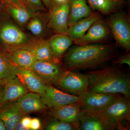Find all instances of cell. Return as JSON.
<instances>
[{"label": "cell", "instance_id": "6da1fadb", "mask_svg": "<svg viewBox=\"0 0 130 130\" xmlns=\"http://www.w3.org/2000/svg\"><path fill=\"white\" fill-rule=\"evenodd\" d=\"M117 54L116 47L113 44L77 45L67 52L64 65L67 70H94L114 59Z\"/></svg>", "mask_w": 130, "mask_h": 130}, {"label": "cell", "instance_id": "7a4b0ae2", "mask_svg": "<svg viewBox=\"0 0 130 130\" xmlns=\"http://www.w3.org/2000/svg\"><path fill=\"white\" fill-rule=\"evenodd\" d=\"M86 73L89 79L87 91L120 94L130 97L129 74L117 67H105Z\"/></svg>", "mask_w": 130, "mask_h": 130}, {"label": "cell", "instance_id": "3957f363", "mask_svg": "<svg viewBox=\"0 0 130 130\" xmlns=\"http://www.w3.org/2000/svg\"><path fill=\"white\" fill-rule=\"evenodd\" d=\"M97 113L105 130H113L117 127L120 130L128 129L130 120V97L122 95L106 109Z\"/></svg>", "mask_w": 130, "mask_h": 130}, {"label": "cell", "instance_id": "277c9868", "mask_svg": "<svg viewBox=\"0 0 130 130\" xmlns=\"http://www.w3.org/2000/svg\"><path fill=\"white\" fill-rule=\"evenodd\" d=\"M34 41L11 20L0 21V44L7 51L24 48Z\"/></svg>", "mask_w": 130, "mask_h": 130}, {"label": "cell", "instance_id": "5b68a950", "mask_svg": "<svg viewBox=\"0 0 130 130\" xmlns=\"http://www.w3.org/2000/svg\"><path fill=\"white\" fill-rule=\"evenodd\" d=\"M89 86V77L86 73L66 70L54 86L68 94L80 96L87 91Z\"/></svg>", "mask_w": 130, "mask_h": 130}, {"label": "cell", "instance_id": "8992f818", "mask_svg": "<svg viewBox=\"0 0 130 130\" xmlns=\"http://www.w3.org/2000/svg\"><path fill=\"white\" fill-rule=\"evenodd\" d=\"M107 24L118 45L129 52L130 50V25L127 17L123 12L116 13L109 17Z\"/></svg>", "mask_w": 130, "mask_h": 130}, {"label": "cell", "instance_id": "52a82bcc", "mask_svg": "<svg viewBox=\"0 0 130 130\" xmlns=\"http://www.w3.org/2000/svg\"><path fill=\"white\" fill-rule=\"evenodd\" d=\"M30 70L47 85L55 86L66 69L60 62L37 60Z\"/></svg>", "mask_w": 130, "mask_h": 130}, {"label": "cell", "instance_id": "ba28073f", "mask_svg": "<svg viewBox=\"0 0 130 130\" xmlns=\"http://www.w3.org/2000/svg\"><path fill=\"white\" fill-rule=\"evenodd\" d=\"M122 95L87 91L80 96L82 109L96 113L100 112Z\"/></svg>", "mask_w": 130, "mask_h": 130}, {"label": "cell", "instance_id": "9c48e42d", "mask_svg": "<svg viewBox=\"0 0 130 130\" xmlns=\"http://www.w3.org/2000/svg\"><path fill=\"white\" fill-rule=\"evenodd\" d=\"M41 97L44 105L50 109H56L81 101L80 96L68 94L50 85H47Z\"/></svg>", "mask_w": 130, "mask_h": 130}, {"label": "cell", "instance_id": "30bf717a", "mask_svg": "<svg viewBox=\"0 0 130 130\" xmlns=\"http://www.w3.org/2000/svg\"><path fill=\"white\" fill-rule=\"evenodd\" d=\"M48 17L50 27L56 33L67 35L70 14L68 2L52 5Z\"/></svg>", "mask_w": 130, "mask_h": 130}, {"label": "cell", "instance_id": "8fae6325", "mask_svg": "<svg viewBox=\"0 0 130 130\" xmlns=\"http://www.w3.org/2000/svg\"><path fill=\"white\" fill-rule=\"evenodd\" d=\"M109 30L107 23L101 19L91 26L83 36L73 42L77 45L101 42L109 37Z\"/></svg>", "mask_w": 130, "mask_h": 130}, {"label": "cell", "instance_id": "7c38bea8", "mask_svg": "<svg viewBox=\"0 0 130 130\" xmlns=\"http://www.w3.org/2000/svg\"><path fill=\"white\" fill-rule=\"evenodd\" d=\"M82 109L80 101L56 109H50L48 114L52 118L73 124L79 130V117Z\"/></svg>", "mask_w": 130, "mask_h": 130}, {"label": "cell", "instance_id": "4fadbf2b", "mask_svg": "<svg viewBox=\"0 0 130 130\" xmlns=\"http://www.w3.org/2000/svg\"><path fill=\"white\" fill-rule=\"evenodd\" d=\"M24 115L16 101L8 103L0 107V119L7 130H15L17 124Z\"/></svg>", "mask_w": 130, "mask_h": 130}, {"label": "cell", "instance_id": "5bb4252c", "mask_svg": "<svg viewBox=\"0 0 130 130\" xmlns=\"http://www.w3.org/2000/svg\"><path fill=\"white\" fill-rule=\"evenodd\" d=\"M16 76L30 92L37 93L41 95L44 94L47 85L31 70L17 67Z\"/></svg>", "mask_w": 130, "mask_h": 130}, {"label": "cell", "instance_id": "9a60e30c", "mask_svg": "<svg viewBox=\"0 0 130 130\" xmlns=\"http://www.w3.org/2000/svg\"><path fill=\"white\" fill-rule=\"evenodd\" d=\"M28 91L16 76L5 84L0 107L8 103L16 101Z\"/></svg>", "mask_w": 130, "mask_h": 130}, {"label": "cell", "instance_id": "2e32d148", "mask_svg": "<svg viewBox=\"0 0 130 130\" xmlns=\"http://www.w3.org/2000/svg\"><path fill=\"white\" fill-rule=\"evenodd\" d=\"M16 102L25 115L42 111L48 108L43 102L41 95L33 92H28Z\"/></svg>", "mask_w": 130, "mask_h": 130}, {"label": "cell", "instance_id": "e0dca14e", "mask_svg": "<svg viewBox=\"0 0 130 130\" xmlns=\"http://www.w3.org/2000/svg\"><path fill=\"white\" fill-rule=\"evenodd\" d=\"M101 16L97 12H92L88 17L79 20L68 26L67 35L73 41L83 36L91 26L96 21L101 19Z\"/></svg>", "mask_w": 130, "mask_h": 130}, {"label": "cell", "instance_id": "ac0fdd59", "mask_svg": "<svg viewBox=\"0 0 130 130\" xmlns=\"http://www.w3.org/2000/svg\"><path fill=\"white\" fill-rule=\"evenodd\" d=\"M8 13L19 27L22 29L26 26L33 14L29 11L20 1L5 4Z\"/></svg>", "mask_w": 130, "mask_h": 130}, {"label": "cell", "instance_id": "d6986e66", "mask_svg": "<svg viewBox=\"0 0 130 130\" xmlns=\"http://www.w3.org/2000/svg\"><path fill=\"white\" fill-rule=\"evenodd\" d=\"M23 48L30 51L37 60L60 62L59 60L54 56L48 40H35L30 44Z\"/></svg>", "mask_w": 130, "mask_h": 130}, {"label": "cell", "instance_id": "ffe728a7", "mask_svg": "<svg viewBox=\"0 0 130 130\" xmlns=\"http://www.w3.org/2000/svg\"><path fill=\"white\" fill-rule=\"evenodd\" d=\"M7 56L10 61L18 67L30 70L37 60L30 51L26 49L19 48L8 51Z\"/></svg>", "mask_w": 130, "mask_h": 130}, {"label": "cell", "instance_id": "44dd1931", "mask_svg": "<svg viewBox=\"0 0 130 130\" xmlns=\"http://www.w3.org/2000/svg\"><path fill=\"white\" fill-rule=\"evenodd\" d=\"M70 9L69 26L93 12L86 0H68Z\"/></svg>", "mask_w": 130, "mask_h": 130}, {"label": "cell", "instance_id": "7402d4cb", "mask_svg": "<svg viewBox=\"0 0 130 130\" xmlns=\"http://www.w3.org/2000/svg\"><path fill=\"white\" fill-rule=\"evenodd\" d=\"M54 56L59 60L71 46L73 41L68 35L56 33L48 40Z\"/></svg>", "mask_w": 130, "mask_h": 130}, {"label": "cell", "instance_id": "603a6c76", "mask_svg": "<svg viewBox=\"0 0 130 130\" xmlns=\"http://www.w3.org/2000/svg\"><path fill=\"white\" fill-rule=\"evenodd\" d=\"M79 130H105L97 113L82 109L79 119Z\"/></svg>", "mask_w": 130, "mask_h": 130}, {"label": "cell", "instance_id": "cb8c5ba5", "mask_svg": "<svg viewBox=\"0 0 130 130\" xmlns=\"http://www.w3.org/2000/svg\"><path fill=\"white\" fill-rule=\"evenodd\" d=\"M17 73V67L6 55L0 53V81L6 84L16 76Z\"/></svg>", "mask_w": 130, "mask_h": 130}, {"label": "cell", "instance_id": "d4e9b609", "mask_svg": "<svg viewBox=\"0 0 130 130\" xmlns=\"http://www.w3.org/2000/svg\"><path fill=\"white\" fill-rule=\"evenodd\" d=\"M92 10L105 15L113 12L117 9L118 3L111 0H87Z\"/></svg>", "mask_w": 130, "mask_h": 130}, {"label": "cell", "instance_id": "484cf974", "mask_svg": "<svg viewBox=\"0 0 130 130\" xmlns=\"http://www.w3.org/2000/svg\"><path fill=\"white\" fill-rule=\"evenodd\" d=\"M37 14H33L25 28L36 37L41 38L44 36L46 32V25L44 21Z\"/></svg>", "mask_w": 130, "mask_h": 130}, {"label": "cell", "instance_id": "4316f807", "mask_svg": "<svg viewBox=\"0 0 130 130\" xmlns=\"http://www.w3.org/2000/svg\"><path fill=\"white\" fill-rule=\"evenodd\" d=\"M52 119L47 124L45 129L47 130H76L78 129L73 124L57 119Z\"/></svg>", "mask_w": 130, "mask_h": 130}, {"label": "cell", "instance_id": "83f0119b", "mask_svg": "<svg viewBox=\"0 0 130 130\" xmlns=\"http://www.w3.org/2000/svg\"><path fill=\"white\" fill-rule=\"evenodd\" d=\"M24 6L33 14L45 12L47 10L42 0H19Z\"/></svg>", "mask_w": 130, "mask_h": 130}, {"label": "cell", "instance_id": "f1b7e54d", "mask_svg": "<svg viewBox=\"0 0 130 130\" xmlns=\"http://www.w3.org/2000/svg\"><path fill=\"white\" fill-rule=\"evenodd\" d=\"M114 65L126 64L130 66V54L129 52L124 54L115 59L113 62Z\"/></svg>", "mask_w": 130, "mask_h": 130}, {"label": "cell", "instance_id": "f546056e", "mask_svg": "<svg viewBox=\"0 0 130 130\" xmlns=\"http://www.w3.org/2000/svg\"><path fill=\"white\" fill-rule=\"evenodd\" d=\"M41 127V123L39 119L33 118L31 119L30 130H38L40 129Z\"/></svg>", "mask_w": 130, "mask_h": 130}, {"label": "cell", "instance_id": "4dcf8cb0", "mask_svg": "<svg viewBox=\"0 0 130 130\" xmlns=\"http://www.w3.org/2000/svg\"><path fill=\"white\" fill-rule=\"evenodd\" d=\"M31 119L30 117L24 116L20 120L21 123L27 130H30Z\"/></svg>", "mask_w": 130, "mask_h": 130}, {"label": "cell", "instance_id": "1f68e13d", "mask_svg": "<svg viewBox=\"0 0 130 130\" xmlns=\"http://www.w3.org/2000/svg\"><path fill=\"white\" fill-rule=\"evenodd\" d=\"M44 7L47 11H50L52 7L53 0H42Z\"/></svg>", "mask_w": 130, "mask_h": 130}, {"label": "cell", "instance_id": "d6a6232c", "mask_svg": "<svg viewBox=\"0 0 130 130\" xmlns=\"http://www.w3.org/2000/svg\"><path fill=\"white\" fill-rule=\"evenodd\" d=\"M5 84H6L2 81H0V106H1V103L2 100L3 95Z\"/></svg>", "mask_w": 130, "mask_h": 130}, {"label": "cell", "instance_id": "836d02e7", "mask_svg": "<svg viewBox=\"0 0 130 130\" xmlns=\"http://www.w3.org/2000/svg\"><path fill=\"white\" fill-rule=\"evenodd\" d=\"M15 130H27V129L21 123V121H20L17 124V125L15 128Z\"/></svg>", "mask_w": 130, "mask_h": 130}, {"label": "cell", "instance_id": "e575fe53", "mask_svg": "<svg viewBox=\"0 0 130 130\" xmlns=\"http://www.w3.org/2000/svg\"><path fill=\"white\" fill-rule=\"evenodd\" d=\"M53 2H54V5H59L68 2V0H53Z\"/></svg>", "mask_w": 130, "mask_h": 130}, {"label": "cell", "instance_id": "d590c367", "mask_svg": "<svg viewBox=\"0 0 130 130\" xmlns=\"http://www.w3.org/2000/svg\"><path fill=\"white\" fill-rule=\"evenodd\" d=\"M2 2L4 3V4L10 3L17 2L20 1L19 0H1Z\"/></svg>", "mask_w": 130, "mask_h": 130}, {"label": "cell", "instance_id": "8d00e7d4", "mask_svg": "<svg viewBox=\"0 0 130 130\" xmlns=\"http://www.w3.org/2000/svg\"><path fill=\"white\" fill-rule=\"evenodd\" d=\"M0 130H6L4 123L0 119Z\"/></svg>", "mask_w": 130, "mask_h": 130}, {"label": "cell", "instance_id": "74e56055", "mask_svg": "<svg viewBox=\"0 0 130 130\" xmlns=\"http://www.w3.org/2000/svg\"><path fill=\"white\" fill-rule=\"evenodd\" d=\"M2 2L1 1H0V17H1V14L2 11V6L1 4V2Z\"/></svg>", "mask_w": 130, "mask_h": 130}, {"label": "cell", "instance_id": "f35d334b", "mask_svg": "<svg viewBox=\"0 0 130 130\" xmlns=\"http://www.w3.org/2000/svg\"><path fill=\"white\" fill-rule=\"evenodd\" d=\"M111 1H113L117 2L118 1V0H111Z\"/></svg>", "mask_w": 130, "mask_h": 130}]
</instances>
